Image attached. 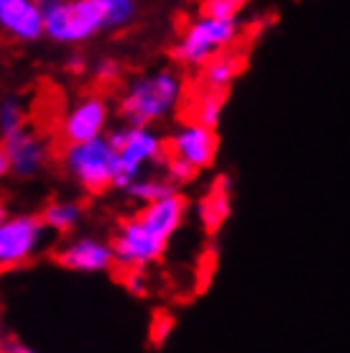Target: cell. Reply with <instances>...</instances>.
Segmentation results:
<instances>
[{"mask_svg": "<svg viewBox=\"0 0 350 353\" xmlns=\"http://www.w3.org/2000/svg\"><path fill=\"white\" fill-rule=\"evenodd\" d=\"M167 157L192 167L194 172H205L218 157V133L212 125L189 118L167 139Z\"/></svg>", "mask_w": 350, "mask_h": 353, "instance_id": "cell-10", "label": "cell"}, {"mask_svg": "<svg viewBox=\"0 0 350 353\" xmlns=\"http://www.w3.org/2000/svg\"><path fill=\"white\" fill-rule=\"evenodd\" d=\"M225 100H228V90H212V88L200 85V90H197L192 95V100H189V118L215 128L220 121V115H223Z\"/></svg>", "mask_w": 350, "mask_h": 353, "instance_id": "cell-16", "label": "cell"}, {"mask_svg": "<svg viewBox=\"0 0 350 353\" xmlns=\"http://www.w3.org/2000/svg\"><path fill=\"white\" fill-rule=\"evenodd\" d=\"M238 39H240L238 18H218L200 13L184 26L174 49H172V57L179 67L200 70L202 64H207L220 52L233 49Z\"/></svg>", "mask_w": 350, "mask_h": 353, "instance_id": "cell-5", "label": "cell"}, {"mask_svg": "<svg viewBox=\"0 0 350 353\" xmlns=\"http://www.w3.org/2000/svg\"><path fill=\"white\" fill-rule=\"evenodd\" d=\"M46 239L49 230L39 215H8L0 221V272L28 264Z\"/></svg>", "mask_w": 350, "mask_h": 353, "instance_id": "cell-7", "label": "cell"}, {"mask_svg": "<svg viewBox=\"0 0 350 353\" xmlns=\"http://www.w3.org/2000/svg\"><path fill=\"white\" fill-rule=\"evenodd\" d=\"M26 110H23V103L18 100V97H6L3 103H0V133L3 131H10V128H16V125L26 123Z\"/></svg>", "mask_w": 350, "mask_h": 353, "instance_id": "cell-18", "label": "cell"}, {"mask_svg": "<svg viewBox=\"0 0 350 353\" xmlns=\"http://www.w3.org/2000/svg\"><path fill=\"white\" fill-rule=\"evenodd\" d=\"M0 143H3V149L8 154L13 174L21 176V179L39 176L46 169L49 159H52L49 141L36 131L34 125H28V121L16 125V128H10V131L0 133Z\"/></svg>", "mask_w": 350, "mask_h": 353, "instance_id": "cell-9", "label": "cell"}, {"mask_svg": "<svg viewBox=\"0 0 350 353\" xmlns=\"http://www.w3.org/2000/svg\"><path fill=\"white\" fill-rule=\"evenodd\" d=\"M46 39L59 46H82L110 31H125L138 18V0H39Z\"/></svg>", "mask_w": 350, "mask_h": 353, "instance_id": "cell-2", "label": "cell"}, {"mask_svg": "<svg viewBox=\"0 0 350 353\" xmlns=\"http://www.w3.org/2000/svg\"><path fill=\"white\" fill-rule=\"evenodd\" d=\"M97 82H115L121 80V64L115 62V59H103V62L97 64Z\"/></svg>", "mask_w": 350, "mask_h": 353, "instance_id": "cell-20", "label": "cell"}, {"mask_svg": "<svg viewBox=\"0 0 350 353\" xmlns=\"http://www.w3.org/2000/svg\"><path fill=\"white\" fill-rule=\"evenodd\" d=\"M123 190H125V194L131 197L133 203L143 205V203H154V200H158V197H167L169 192H174V190H179V187L172 185L169 176L158 169V172H149V174L136 176V179L128 182Z\"/></svg>", "mask_w": 350, "mask_h": 353, "instance_id": "cell-17", "label": "cell"}, {"mask_svg": "<svg viewBox=\"0 0 350 353\" xmlns=\"http://www.w3.org/2000/svg\"><path fill=\"white\" fill-rule=\"evenodd\" d=\"M41 223L46 225L49 236H72L85 218V208L79 200H52L41 210Z\"/></svg>", "mask_w": 350, "mask_h": 353, "instance_id": "cell-14", "label": "cell"}, {"mask_svg": "<svg viewBox=\"0 0 350 353\" xmlns=\"http://www.w3.org/2000/svg\"><path fill=\"white\" fill-rule=\"evenodd\" d=\"M230 208H233V192H230V182L225 176H220L212 182V187L205 192V197L197 205L200 221L207 233H215L225 225L230 218Z\"/></svg>", "mask_w": 350, "mask_h": 353, "instance_id": "cell-13", "label": "cell"}, {"mask_svg": "<svg viewBox=\"0 0 350 353\" xmlns=\"http://www.w3.org/2000/svg\"><path fill=\"white\" fill-rule=\"evenodd\" d=\"M187 100V82L179 70H154L123 85L118 113L125 123L156 125L169 121Z\"/></svg>", "mask_w": 350, "mask_h": 353, "instance_id": "cell-3", "label": "cell"}, {"mask_svg": "<svg viewBox=\"0 0 350 353\" xmlns=\"http://www.w3.org/2000/svg\"><path fill=\"white\" fill-rule=\"evenodd\" d=\"M56 264L77 274H107L115 266L113 241L95 236H72L56 248Z\"/></svg>", "mask_w": 350, "mask_h": 353, "instance_id": "cell-11", "label": "cell"}, {"mask_svg": "<svg viewBox=\"0 0 350 353\" xmlns=\"http://www.w3.org/2000/svg\"><path fill=\"white\" fill-rule=\"evenodd\" d=\"M240 72H243V57L228 49V52H220L218 57H212L207 64H202L200 85L212 90H228Z\"/></svg>", "mask_w": 350, "mask_h": 353, "instance_id": "cell-15", "label": "cell"}, {"mask_svg": "<svg viewBox=\"0 0 350 353\" xmlns=\"http://www.w3.org/2000/svg\"><path fill=\"white\" fill-rule=\"evenodd\" d=\"M189 203L179 190L158 197L154 203H143L115 228L113 251L115 264L123 272L149 269L167 256L169 246L179 228L187 221Z\"/></svg>", "mask_w": 350, "mask_h": 353, "instance_id": "cell-1", "label": "cell"}, {"mask_svg": "<svg viewBox=\"0 0 350 353\" xmlns=\"http://www.w3.org/2000/svg\"><path fill=\"white\" fill-rule=\"evenodd\" d=\"M0 36L16 44L46 39L44 8L39 0H0Z\"/></svg>", "mask_w": 350, "mask_h": 353, "instance_id": "cell-12", "label": "cell"}, {"mask_svg": "<svg viewBox=\"0 0 350 353\" xmlns=\"http://www.w3.org/2000/svg\"><path fill=\"white\" fill-rule=\"evenodd\" d=\"M245 0H202V13L218 18H238Z\"/></svg>", "mask_w": 350, "mask_h": 353, "instance_id": "cell-19", "label": "cell"}, {"mask_svg": "<svg viewBox=\"0 0 350 353\" xmlns=\"http://www.w3.org/2000/svg\"><path fill=\"white\" fill-rule=\"evenodd\" d=\"M10 212H8V208H6V205L0 203V221H6V218H8Z\"/></svg>", "mask_w": 350, "mask_h": 353, "instance_id": "cell-22", "label": "cell"}, {"mask_svg": "<svg viewBox=\"0 0 350 353\" xmlns=\"http://www.w3.org/2000/svg\"><path fill=\"white\" fill-rule=\"evenodd\" d=\"M64 174L88 194H105L118 187V154L110 136L92 141L64 143L61 149Z\"/></svg>", "mask_w": 350, "mask_h": 353, "instance_id": "cell-4", "label": "cell"}, {"mask_svg": "<svg viewBox=\"0 0 350 353\" xmlns=\"http://www.w3.org/2000/svg\"><path fill=\"white\" fill-rule=\"evenodd\" d=\"M118 154V187H125L136 176L161 169L167 157V141L154 131V125L125 123L118 131L107 133Z\"/></svg>", "mask_w": 350, "mask_h": 353, "instance_id": "cell-6", "label": "cell"}, {"mask_svg": "<svg viewBox=\"0 0 350 353\" xmlns=\"http://www.w3.org/2000/svg\"><path fill=\"white\" fill-rule=\"evenodd\" d=\"M8 174H13V169H10L8 154H6V149H3V143H0V182H3V179H6Z\"/></svg>", "mask_w": 350, "mask_h": 353, "instance_id": "cell-21", "label": "cell"}, {"mask_svg": "<svg viewBox=\"0 0 350 353\" xmlns=\"http://www.w3.org/2000/svg\"><path fill=\"white\" fill-rule=\"evenodd\" d=\"M110 118H113V108H110V100L103 92L79 95L64 110V115H61V123H59L61 141L82 143V141L100 139V136H107Z\"/></svg>", "mask_w": 350, "mask_h": 353, "instance_id": "cell-8", "label": "cell"}]
</instances>
